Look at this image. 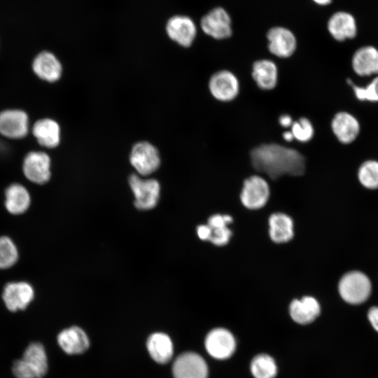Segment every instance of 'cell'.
<instances>
[{
  "mask_svg": "<svg viewBox=\"0 0 378 378\" xmlns=\"http://www.w3.org/2000/svg\"><path fill=\"white\" fill-rule=\"evenodd\" d=\"M18 253L13 241L7 237H0V269L13 266L17 261Z\"/></svg>",
  "mask_w": 378,
  "mask_h": 378,
  "instance_id": "obj_30",
  "label": "cell"
},
{
  "mask_svg": "<svg viewBox=\"0 0 378 378\" xmlns=\"http://www.w3.org/2000/svg\"><path fill=\"white\" fill-rule=\"evenodd\" d=\"M290 128L294 139L300 142L307 143L314 137V128L307 118L301 117L295 120Z\"/></svg>",
  "mask_w": 378,
  "mask_h": 378,
  "instance_id": "obj_31",
  "label": "cell"
},
{
  "mask_svg": "<svg viewBox=\"0 0 378 378\" xmlns=\"http://www.w3.org/2000/svg\"><path fill=\"white\" fill-rule=\"evenodd\" d=\"M29 204V193L23 186L13 183L7 188L5 205L10 213L20 214L28 209Z\"/></svg>",
  "mask_w": 378,
  "mask_h": 378,
  "instance_id": "obj_26",
  "label": "cell"
},
{
  "mask_svg": "<svg viewBox=\"0 0 378 378\" xmlns=\"http://www.w3.org/2000/svg\"><path fill=\"white\" fill-rule=\"evenodd\" d=\"M368 317L374 329L378 332V307H371L368 311Z\"/></svg>",
  "mask_w": 378,
  "mask_h": 378,
  "instance_id": "obj_34",
  "label": "cell"
},
{
  "mask_svg": "<svg viewBox=\"0 0 378 378\" xmlns=\"http://www.w3.org/2000/svg\"><path fill=\"white\" fill-rule=\"evenodd\" d=\"M205 347L211 356L216 359H226L235 351L236 342L232 333L225 328H215L205 339Z\"/></svg>",
  "mask_w": 378,
  "mask_h": 378,
  "instance_id": "obj_12",
  "label": "cell"
},
{
  "mask_svg": "<svg viewBox=\"0 0 378 378\" xmlns=\"http://www.w3.org/2000/svg\"><path fill=\"white\" fill-rule=\"evenodd\" d=\"M250 156L253 167L273 180L284 174L301 176L305 172L304 156L295 148L279 144L258 146Z\"/></svg>",
  "mask_w": 378,
  "mask_h": 378,
  "instance_id": "obj_1",
  "label": "cell"
},
{
  "mask_svg": "<svg viewBox=\"0 0 378 378\" xmlns=\"http://www.w3.org/2000/svg\"><path fill=\"white\" fill-rule=\"evenodd\" d=\"M48 358L39 342H32L26 348L22 358L14 361L12 371L16 378H42L47 373Z\"/></svg>",
  "mask_w": 378,
  "mask_h": 378,
  "instance_id": "obj_2",
  "label": "cell"
},
{
  "mask_svg": "<svg viewBox=\"0 0 378 378\" xmlns=\"http://www.w3.org/2000/svg\"><path fill=\"white\" fill-rule=\"evenodd\" d=\"M147 349L151 358L161 364L169 362L173 356L172 340L162 332H155L148 337Z\"/></svg>",
  "mask_w": 378,
  "mask_h": 378,
  "instance_id": "obj_25",
  "label": "cell"
},
{
  "mask_svg": "<svg viewBox=\"0 0 378 378\" xmlns=\"http://www.w3.org/2000/svg\"><path fill=\"white\" fill-rule=\"evenodd\" d=\"M31 66L34 73L44 81L56 82L62 76L61 62L53 53L49 51L38 53L34 59Z\"/></svg>",
  "mask_w": 378,
  "mask_h": 378,
  "instance_id": "obj_17",
  "label": "cell"
},
{
  "mask_svg": "<svg viewBox=\"0 0 378 378\" xmlns=\"http://www.w3.org/2000/svg\"><path fill=\"white\" fill-rule=\"evenodd\" d=\"M355 97L360 101L378 102V75L365 86L351 84Z\"/></svg>",
  "mask_w": 378,
  "mask_h": 378,
  "instance_id": "obj_32",
  "label": "cell"
},
{
  "mask_svg": "<svg viewBox=\"0 0 378 378\" xmlns=\"http://www.w3.org/2000/svg\"><path fill=\"white\" fill-rule=\"evenodd\" d=\"M174 378H207L208 368L198 354L186 352L178 356L173 364Z\"/></svg>",
  "mask_w": 378,
  "mask_h": 378,
  "instance_id": "obj_11",
  "label": "cell"
},
{
  "mask_svg": "<svg viewBox=\"0 0 378 378\" xmlns=\"http://www.w3.org/2000/svg\"><path fill=\"white\" fill-rule=\"evenodd\" d=\"M330 126L335 137L344 144L354 141L360 130L358 119L346 111L337 113L332 119Z\"/></svg>",
  "mask_w": 378,
  "mask_h": 378,
  "instance_id": "obj_15",
  "label": "cell"
},
{
  "mask_svg": "<svg viewBox=\"0 0 378 378\" xmlns=\"http://www.w3.org/2000/svg\"><path fill=\"white\" fill-rule=\"evenodd\" d=\"M282 137L287 142H290L294 140L293 135L290 130L285 131L282 134Z\"/></svg>",
  "mask_w": 378,
  "mask_h": 378,
  "instance_id": "obj_36",
  "label": "cell"
},
{
  "mask_svg": "<svg viewBox=\"0 0 378 378\" xmlns=\"http://www.w3.org/2000/svg\"><path fill=\"white\" fill-rule=\"evenodd\" d=\"M31 133L38 144L45 148H54L60 142L59 125L51 118L38 120L32 126Z\"/></svg>",
  "mask_w": 378,
  "mask_h": 378,
  "instance_id": "obj_19",
  "label": "cell"
},
{
  "mask_svg": "<svg viewBox=\"0 0 378 378\" xmlns=\"http://www.w3.org/2000/svg\"><path fill=\"white\" fill-rule=\"evenodd\" d=\"M29 130L27 113L21 109H6L0 112V134L10 139L25 137Z\"/></svg>",
  "mask_w": 378,
  "mask_h": 378,
  "instance_id": "obj_8",
  "label": "cell"
},
{
  "mask_svg": "<svg viewBox=\"0 0 378 378\" xmlns=\"http://www.w3.org/2000/svg\"><path fill=\"white\" fill-rule=\"evenodd\" d=\"M197 233L200 239L209 241L211 235V230L207 224L200 225L197 227Z\"/></svg>",
  "mask_w": 378,
  "mask_h": 378,
  "instance_id": "obj_33",
  "label": "cell"
},
{
  "mask_svg": "<svg viewBox=\"0 0 378 378\" xmlns=\"http://www.w3.org/2000/svg\"><path fill=\"white\" fill-rule=\"evenodd\" d=\"M201 27L208 36L218 40L231 36V19L227 11L220 7L215 8L201 20Z\"/></svg>",
  "mask_w": 378,
  "mask_h": 378,
  "instance_id": "obj_10",
  "label": "cell"
},
{
  "mask_svg": "<svg viewBox=\"0 0 378 378\" xmlns=\"http://www.w3.org/2000/svg\"><path fill=\"white\" fill-rule=\"evenodd\" d=\"M269 234L275 243L282 244L289 241L294 234L292 218L283 213H275L269 218Z\"/></svg>",
  "mask_w": 378,
  "mask_h": 378,
  "instance_id": "obj_24",
  "label": "cell"
},
{
  "mask_svg": "<svg viewBox=\"0 0 378 378\" xmlns=\"http://www.w3.org/2000/svg\"><path fill=\"white\" fill-rule=\"evenodd\" d=\"M316 4L321 6H326L329 4L332 0H313Z\"/></svg>",
  "mask_w": 378,
  "mask_h": 378,
  "instance_id": "obj_37",
  "label": "cell"
},
{
  "mask_svg": "<svg viewBox=\"0 0 378 378\" xmlns=\"http://www.w3.org/2000/svg\"><path fill=\"white\" fill-rule=\"evenodd\" d=\"M268 50L277 57L288 58L295 52L297 40L294 34L283 27L271 28L267 34Z\"/></svg>",
  "mask_w": 378,
  "mask_h": 378,
  "instance_id": "obj_13",
  "label": "cell"
},
{
  "mask_svg": "<svg viewBox=\"0 0 378 378\" xmlns=\"http://www.w3.org/2000/svg\"><path fill=\"white\" fill-rule=\"evenodd\" d=\"M328 30L335 40L344 41L356 36L357 25L352 15L340 11L330 17L328 22Z\"/></svg>",
  "mask_w": 378,
  "mask_h": 378,
  "instance_id": "obj_20",
  "label": "cell"
},
{
  "mask_svg": "<svg viewBox=\"0 0 378 378\" xmlns=\"http://www.w3.org/2000/svg\"><path fill=\"white\" fill-rule=\"evenodd\" d=\"M33 288L27 282H12L6 285L2 294L6 307L11 312L24 309L34 298Z\"/></svg>",
  "mask_w": 378,
  "mask_h": 378,
  "instance_id": "obj_14",
  "label": "cell"
},
{
  "mask_svg": "<svg viewBox=\"0 0 378 378\" xmlns=\"http://www.w3.org/2000/svg\"><path fill=\"white\" fill-rule=\"evenodd\" d=\"M252 78L257 86L263 90H270L278 83V68L270 59H262L255 61L252 66Z\"/></svg>",
  "mask_w": 378,
  "mask_h": 378,
  "instance_id": "obj_22",
  "label": "cell"
},
{
  "mask_svg": "<svg viewBox=\"0 0 378 378\" xmlns=\"http://www.w3.org/2000/svg\"><path fill=\"white\" fill-rule=\"evenodd\" d=\"M129 184L134 193V204L137 209L148 210L156 206L160 191V186L157 180L143 179L136 174H132Z\"/></svg>",
  "mask_w": 378,
  "mask_h": 378,
  "instance_id": "obj_5",
  "label": "cell"
},
{
  "mask_svg": "<svg viewBox=\"0 0 378 378\" xmlns=\"http://www.w3.org/2000/svg\"><path fill=\"white\" fill-rule=\"evenodd\" d=\"M318 302L312 296H304L292 301L289 307L291 318L300 324L312 322L320 314Z\"/></svg>",
  "mask_w": 378,
  "mask_h": 378,
  "instance_id": "obj_23",
  "label": "cell"
},
{
  "mask_svg": "<svg viewBox=\"0 0 378 378\" xmlns=\"http://www.w3.org/2000/svg\"><path fill=\"white\" fill-rule=\"evenodd\" d=\"M168 36L181 46L192 45L197 34L194 22L187 16L176 15L169 20L166 26Z\"/></svg>",
  "mask_w": 378,
  "mask_h": 378,
  "instance_id": "obj_16",
  "label": "cell"
},
{
  "mask_svg": "<svg viewBox=\"0 0 378 378\" xmlns=\"http://www.w3.org/2000/svg\"><path fill=\"white\" fill-rule=\"evenodd\" d=\"M232 222V218L230 215L215 214L209 217L207 223L211 230L209 241L218 246L227 244L232 236L227 225Z\"/></svg>",
  "mask_w": 378,
  "mask_h": 378,
  "instance_id": "obj_27",
  "label": "cell"
},
{
  "mask_svg": "<svg viewBox=\"0 0 378 378\" xmlns=\"http://www.w3.org/2000/svg\"><path fill=\"white\" fill-rule=\"evenodd\" d=\"M358 178L365 188H378V161L374 160L365 161L358 169Z\"/></svg>",
  "mask_w": 378,
  "mask_h": 378,
  "instance_id": "obj_29",
  "label": "cell"
},
{
  "mask_svg": "<svg viewBox=\"0 0 378 378\" xmlns=\"http://www.w3.org/2000/svg\"><path fill=\"white\" fill-rule=\"evenodd\" d=\"M351 66L358 76L378 75V49L371 46L360 48L352 57Z\"/></svg>",
  "mask_w": 378,
  "mask_h": 378,
  "instance_id": "obj_18",
  "label": "cell"
},
{
  "mask_svg": "<svg viewBox=\"0 0 378 378\" xmlns=\"http://www.w3.org/2000/svg\"><path fill=\"white\" fill-rule=\"evenodd\" d=\"M51 160L43 151H31L24 158L22 170L30 181L43 184L50 178Z\"/></svg>",
  "mask_w": 378,
  "mask_h": 378,
  "instance_id": "obj_9",
  "label": "cell"
},
{
  "mask_svg": "<svg viewBox=\"0 0 378 378\" xmlns=\"http://www.w3.org/2000/svg\"><path fill=\"white\" fill-rule=\"evenodd\" d=\"M130 161L139 174L149 175L155 172L160 165L158 150L148 141H140L132 147Z\"/></svg>",
  "mask_w": 378,
  "mask_h": 378,
  "instance_id": "obj_4",
  "label": "cell"
},
{
  "mask_svg": "<svg viewBox=\"0 0 378 378\" xmlns=\"http://www.w3.org/2000/svg\"><path fill=\"white\" fill-rule=\"evenodd\" d=\"M239 89V79L234 74L228 70L216 71L209 80L211 94L222 102H228L236 99Z\"/></svg>",
  "mask_w": 378,
  "mask_h": 378,
  "instance_id": "obj_7",
  "label": "cell"
},
{
  "mask_svg": "<svg viewBox=\"0 0 378 378\" xmlns=\"http://www.w3.org/2000/svg\"><path fill=\"white\" fill-rule=\"evenodd\" d=\"M57 342L61 349L68 354H79L89 347V340L85 332L79 327L64 329L57 335Z\"/></svg>",
  "mask_w": 378,
  "mask_h": 378,
  "instance_id": "obj_21",
  "label": "cell"
},
{
  "mask_svg": "<svg viewBox=\"0 0 378 378\" xmlns=\"http://www.w3.org/2000/svg\"><path fill=\"white\" fill-rule=\"evenodd\" d=\"M371 282L364 273L351 271L344 274L338 284L341 298L347 303L359 304L366 301L370 295Z\"/></svg>",
  "mask_w": 378,
  "mask_h": 378,
  "instance_id": "obj_3",
  "label": "cell"
},
{
  "mask_svg": "<svg viewBox=\"0 0 378 378\" xmlns=\"http://www.w3.org/2000/svg\"><path fill=\"white\" fill-rule=\"evenodd\" d=\"M270 194L267 181L260 176L253 175L244 181L240 199L246 208L258 209L266 204Z\"/></svg>",
  "mask_w": 378,
  "mask_h": 378,
  "instance_id": "obj_6",
  "label": "cell"
},
{
  "mask_svg": "<svg viewBox=\"0 0 378 378\" xmlns=\"http://www.w3.org/2000/svg\"><path fill=\"white\" fill-rule=\"evenodd\" d=\"M251 370L255 378H274L277 368L275 361L271 356L260 354L251 361Z\"/></svg>",
  "mask_w": 378,
  "mask_h": 378,
  "instance_id": "obj_28",
  "label": "cell"
},
{
  "mask_svg": "<svg viewBox=\"0 0 378 378\" xmlns=\"http://www.w3.org/2000/svg\"><path fill=\"white\" fill-rule=\"evenodd\" d=\"M293 122V118L289 114H282L279 118V125L284 128L290 127Z\"/></svg>",
  "mask_w": 378,
  "mask_h": 378,
  "instance_id": "obj_35",
  "label": "cell"
}]
</instances>
